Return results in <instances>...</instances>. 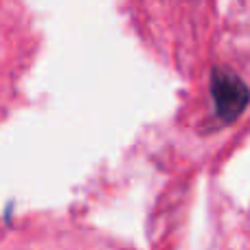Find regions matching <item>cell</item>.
Here are the masks:
<instances>
[{"instance_id": "cell-1", "label": "cell", "mask_w": 250, "mask_h": 250, "mask_svg": "<svg viewBox=\"0 0 250 250\" xmlns=\"http://www.w3.org/2000/svg\"><path fill=\"white\" fill-rule=\"evenodd\" d=\"M211 97L215 114L222 123H235L250 104V88L237 73L215 68L211 73Z\"/></svg>"}]
</instances>
